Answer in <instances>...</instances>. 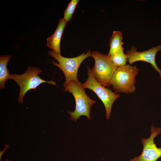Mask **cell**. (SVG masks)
<instances>
[{
	"instance_id": "9c48e42d",
	"label": "cell",
	"mask_w": 161,
	"mask_h": 161,
	"mask_svg": "<svg viewBox=\"0 0 161 161\" xmlns=\"http://www.w3.org/2000/svg\"><path fill=\"white\" fill-rule=\"evenodd\" d=\"M67 22L63 18L60 19L54 32L47 39V46L52 51L57 54L61 55L60 42L62 36Z\"/></svg>"
},
{
	"instance_id": "52a82bcc",
	"label": "cell",
	"mask_w": 161,
	"mask_h": 161,
	"mask_svg": "<svg viewBox=\"0 0 161 161\" xmlns=\"http://www.w3.org/2000/svg\"><path fill=\"white\" fill-rule=\"evenodd\" d=\"M161 133V127H155L152 124L149 137L147 139L143 138L141 140L143 146L141 154L131 159L130 161H157L161 157V148L157 146L154 139Z\"/></svg>"
},
{
	"instance_id": "4fadbf2b",
	"label": "cell",
	"mask_w": 161,
	"mask_h": 161,
	"mask_svg": "<svg viewBox=\"0 0 161 161\" xmlns=\"http://www.w3.org/2000/svg\"><path fill=\"white\" fill-rule=\"evenodd\" d=\"M79 1V0H71L69 3L64 11L63 18L67 23L70 20Z\"/></svg>"
},
{
	"instance_id": "7c38bea8",
	"label": "cell",
	"mask_w": 161,
	"mask_h": 161,
	"mask_svg": "<svg viewBox=\"0 0 161 161\" xmlns=\"http://www.w3.org/2000/svg\"><path fill=\"white\" fill-rule=\"evenodd\" d=\"M108 56L117 68L126 65L128 61L127 56L124 53L123 49Z\"/></svg>"
},
{
	"instance_id": "3957f363",
	"label": "cell",
	"mask_w": 161,
	"mask_h": 161,
	"mask_svg": "<svg viewBox=\"0 0 161 161\" xmlns=\"http://www.w3.org/2000/svg\"><path fill=\"white\" fill-rule=\"evenodd\" d=\"M49 54L56 60L51 62L54 65L59 68L63 72L65 80L64 86L67 85L72 80L78 81L77 74L79 66L83 61L89 57L91 56L90 50L80 55L72 58H67L61 55L57 54L52 51L48 52Z\"/></svg>"
},
{
	"instance_id": "8992f818",
	"label": "cell",
	"mask_w": 161,
	"mask_h": 161,
	"mask_svg": "<svg viewBox=\"0 0 161 161\" xmlns=\"http://www.w3.org/2000/svg\"><path fill=\"white\" fill-rule=\"evenodd\" d=\"M87 69L88 78L82 85L85 89H88L93 91L101 100L105 109L106 118L109 120L112 105L120 95L98 82L94 76L92 69L89 66Z\"/></svg>"
},
{
	"instance_id": "6da1fadb",
	"label": "cell",
	"mask_w": 161,
	"mask_h": 161,
	"mask_svg": "<svg viewBox=\"0 0 161 161\" xmlns=\"http://www.w3.org/2000/svg\"><path fill=\"white\" fill-rule=\"evenodd\" d=\"M64 87V90L71 93L75 101L74 111L73 112L68 111L71 119L76 122L81 116H85L88 119H90V110L96 101L87 95L82 83L79 81L72 80Z\"/></svg>"
},
{
	"instance_id": "30bf717a",
	"label": "cell",
	"mask_w": 161,
	"mask_h": 161,
	"mask_svg": "<svg viewBox=\"0 0 161 161\" xmlns=\"http://www.w3.org/2000/svg\"><path fill=\"white\" fill-rule=\"evenodd\" d=\"M122 33L119 31H114L110 38L109 45V50L108 55L124 49L123 47Z\"/></svg>"
},
{
	"instance_id": "9a60e30c",
	"label": "cell",
	"mask_w": 161,
	"mask_h": 161,
	"mask_svg": "<svg viewBox=\"0 0 161 161\" xmlns=\"http://www.w3.org/2000/svg\"><path fill=\"white\" fill-rule=\"evenodd\" d=\"M4 161H11L10 160H8V159H7V160H4Z\"/></svg>"
},
{
	"instance_id": "5bb4252c",
	"label": "cell",
	"mask_w": 161,
	"mask_h": 161,
	"mask_svg": "<svg viewBox=\"0 0 161 161\" xmlns=\"http://www.w3.org/2000/svg\"><path fill=\"white\" fill-rule=\"evenodd\" d=\"M8 148H9V145H8L6 144L5 145L4 147L3 150L2 151H0V161L1 160V157L3 154H4V153L6 150H7Z\"/></svg>"
},
{
	"instance_id": "277c9868",
	"label": "cell",
	"mask_w": 161,
	"mask_h": 161,
	"mask_svg": "<svg viewBox=\"0 0 161 161\" xmlns=\"http://www.w3.org/2000/svg\"><path fill=\"white\" fill-rule=\"evenodd\" d=\"M40 69L34 66H29L26 72L23 74H10L9 79L14 80L20 87L18 101L22 104L24 95L29 90L35 89L41 84L47 83L56 85L55 82L47 81L41 78L38 74L41 72Z\"/></svg>"
},
{
	"instance_id": "8fae6325",
	"label": "cell",
	"mask_w": 161,
	"mask_h": 161,
	"mask_svg": "<svg viewBox=\"0 0 161 161\" xmlns=\"http://www.w3.org/2000/svg\"><path fill=\"white\" fill-rule=\"evenodd\" d=\"M11 55H3L0 57V88L4 89L6 80L9 79L10 74L7 68V64Z\"/></svg>"
},
{
	"instance_id": "7a4b0ae2",
	"label": "cell",
	"mask_w": 161,
	"mask_h": 161,
	"mask_svg": "<svg viewBox=\"0 0 161 161\" xmlns=\"http://www.w3.org/2000/svg\"><path fill=\"white\" fill-rule=\"evenodd\" d=\"M139 69L136 66L127 65L118 67L112 78L110 85L115 92L127 94L134 92L136 77Z\"/></svg>"
},
{
	"instance_id": "5b68a950",
	"label": "cell",
	"mask_w": 161,
	"mask_h": 161,
	"mask_svg": "<svg viewBox=\"0 0 161 161\" xmlns=\"http://www.w3.org/2000/svg\"><path fill=\"white\" fill-rule=\"evenodd\" d=\"M91 56L95 61L92 70L95 79L101 85L110 86L112 78L117 67L108 55L98 51L91 52Z\"/></svg>"
},
{
	"instance_id": "ba28073f",
	"label": "cell",
	"mask_w": 161,
	"mask_h": 161,
	"mask_svg": "<svg viewBox=\"0 0 161 161\" xmlns=\"http://www.w3.org/2000/svg\"><path fill=\"white\" fill-rule=\"evenodd\" d=\"M161 50V45L153 47L148 50L143 52H138L136 48L131 46V49L126 53L128 61L131 64L138 61H142L150 64L153 68L158 72L161 78V70L157 67L155 62V56L158 51Z\"/></svg>"
}]
</instances>
